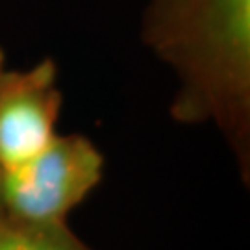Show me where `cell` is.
<instances>
[{
    "label": "cell",
    "instance_id": "cell-1",
    "mask_svg": "<svg viewBox=\"0 0 250 250\" xmlns=\"http://www.w3.org/2000/svg\"><path fill=\"white\" fill-rule=\"evenodd\" d=\"M141 39L176 76L170 117L213 125L250 180V0H146Z\"/></svg>",
    "mask_w": 250,
    "mask_h": 250
},
{
    "label": "cell",
    "instance_id": "cell-2",
    "mask_svg": "<svg viewBox=\"0 0 250 250\" xmlns=\"http://www.w3.org/2000/svg\"><path fill=\"white\" fill-rule=\"evenodd\" d=\"M104 156L85 135H56L43 150L2 170L4 215L32 223H65L97 188Z\"/></svg>",
    "mask_w": 250,
    "mask_h": 250
},
{
    "label": "cell",
    "instance_id": "cell-3",
    "mask_svg": "<svg viewBox=\"0 0 250 250\" xmlns=\"http://www.w3.org/2000/svg\"><path fill=\"white\" fill-rule=\"evenodd\" d=\"M63 97L58 67L45 58L30 69L0 71V167L13 169L56 137Z\"/></svg>",
    "mask_w": 250,
    "mask_h": 250
},
{
    "label": "cell",
    "instance_id": "cell-4",
    "mask_svg": "<svg viewBox=\"0 0 250 250\" xmlns=\"http://www.w3.org/2000/svg\"><path fill=\"white\" fill-rule=\"evenodd\" d=\"M0 250H93L65 223H32L0 215Z\"/></svg>",
    "mask_w": 250,
    "mask_h": 250
},
{
    "label": "cell",
    "instance_id": "cell-5",
    "mask_svg": "<svg viewBox=\"0 0 250 250\" xmlns=\"http://www.w3.org/2000/svg\"><path fill=\"white\" fill-rule=\"evenodd\" d=\"M0 215H4V208H2V167H0Z\"/></svg>",
    "mask_w": 250,
    "mask_h": 250
},
{
    "label": "cell",
    "instance_id": "cell-6",
    "mask_svg": "<svg viewBox=\"0 0 250 250\" xmlns=\"http://www.w3.org/2000/svg\"><path fill=\"white\" fill-rule=\"evenodd\" d=\"M6 69V56H4V50L0 48V71Z\"/></svg>",
    "mask_w": 250,
    "mask_h": 250
}]
</instances>
